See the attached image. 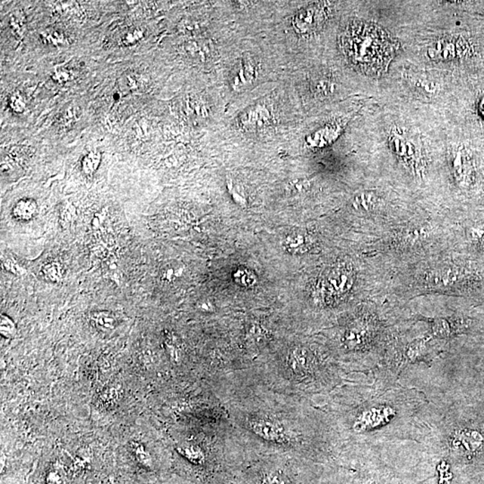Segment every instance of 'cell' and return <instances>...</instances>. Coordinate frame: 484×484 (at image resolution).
<instances>
[{"label":"cell","instance_id":"1","mask_svg":"<svg viewBox=\"0 0 484 484\" xmlns=\"http://www.w3.org/2000/svg\"><path fill=\"white\" fill-rule=\"evenodd\" d=\"M341 47L357 69L367 75L381 76L396 56L399 42L378 24L356 21L344 30Z\"/></svg>","mask_w":484,"mask_h":484},{"label":"cell","instance_id":"2","mask_svg":"<svg viewBox=\"0 0 484 484\" xmlns=\"http://www.w3.org/2000/svg\"><path fill=\"white\" fill-rule=\"evenodd\" d=\"M353 283L351 267L345 264L335 265L319 277L312 285L311 294L319 303H334L349 294Z\"/></svg>","mask_w":484,"mask_h":484},{"label":"cell","instance_id":"3","mask_svg":"<svg viewBox=\"0 0 484 484\" xmlns=\"http://www.w3.org/2000/svg\"><path fill=\"white\" fill-rule=\"evenodd\" d=\"M326 15L325 8L322 6H312L296 15L292 23L298 32L306 33L319 27L326 19Z\"/></svg>","mask_w":484,"mask_h":484},{"label":"cell","instance_id":"4","mask_svg":"<svg viewBox=\"0 0 484 484\" xmlns=\"http://www.w3.org/2000/svg\"><path fill=\"white\" fill-rule=\"evenodd\" d=\"M452 169L456 181L462 186H468L473 181L474 166L469 153L464 148H460L453 153Z\"/></svg>","mask_w":484,"mask_h":484},{"label":"cell","instance_id":"5","mask_svg":"<svg viewBox=\"0 0 484 484\" xmlns=\"http://www.w3.org/2000/svg\"><path fill=\"white\" fill-rule=\"evenodd\" d=\"M314 244L313 236L301 229L292 231L283 240V248L292 255H303L309 252Z\"/></svg>","mask_w":484,"mask_h":484},{"label":"cell","instance_id":"6","mask_svg":"<svg viewBox=\"0 0 484 484\" xmlns=\"http://www.w3.org/2000/svg\"><path fill=\"white\" fill-rule=\"evenodd\" d=\"M251 428L256 435L273 442H285V433L283 428L277 422L268 419H256L251 422Z\"/></svg>","mask_w":484,"mask_h":484},{"label":"cell","instance_id":"7","mask_svg":"<svg viewBox=\"0 0 484 484\" xmlns=\"http://www.w3.org/2000/svg\"><path fill=\"white\" fill-rule=\"evenodd\" d=\"M467 274L459 268H444V269L436 271L428 274V281L431 285L435 286H451L455 283H460L465 278Z\"/></svg>","mask_w":484,"mask_h":484},{"label":"cell","instance_id":"8","mask_svg":"<svg viewBox=\"0 0 484 484\" xmlns=\"http://www.w3.org/2000/svg\"><path fill=\"white\" fill-rule=\"evenodd\" d=\"M453 446L458 450H464V452H472L482 445V436L477 431H461L456 434L453 440Z\"/></svg>","mask_w":484,"mask_h":484},{"label":"cell","instance_id":"9","mask_svg":"<svg viewBox=\"0 0 484 484\" xmlns=\"http://www.w3.org/2000/svg\"><path fill=\"white\" fill-rule=\"evenodd\" d=\"M270 116L265 108L256 107L254 110L246 114L242 119L243 125L251 131L264 128L269 123Z\"/></svg>","mask_w":484,"mask_h":484},{"label":"cell","instance_id":"10","mask_svg":"<svg viewBox=\"0 0 484 484\" xmlns=\"http://www.w3.org/2000/svg\"><path fill=\"white\" fill-rule=\"evenodd\" d=\"M43 481L44 484H70V476L65 465L57 461L46 469Z\"/></svg>","mask_w":484,"mask_h":484},{"label":"cell","instance_id":"11","mask_svg":"<svg viewBox=\"0 0 484 484\" xmlns=\"http://www.w3.org/2000/svg\"><path fill=\"white\" fill-rule=\"evenodd\" d=\"M132 455H133L135 463L142 470L147 472V473H152V472L156 471L155 461L143 445H140V444L132 445Z\"/></svg>","mask_w":484,"mask_h":484},{"label":"cell","instance_id":"12","mask_svg":"<svg viewBox=\"0 0 484 484\" xmlns=\"http://www.w3.org/2000/svg\"><path fill=\"white\" fill-rule=\"evenodd\" d=\"M233 281L240 287L246 289L254 288L258 285V278L251 269L244 267L236 268L233 274Z\"/></svg>","mask_w":484,"mask_h":484},{"label":"cell","instance_id":"13","mask_svg":"<svg viewBox=\"0 0 484 484\" xmlns=\"http://www.w3.org/2000/svg\"><path fill=\"white\" fill-rule=\"evenodd\" d=\"M227 189L237 205L242 208H246L248 206V193L242 183L236 178H229L227 180Z\"/></svg>","mask_w":484,"mask_h":484},{"label":"cell","instance_id":"14","mask_svg":"<svg viewBox=\"0 0 484 484\" xmlns=\"http://www.w3.org/2000/svg\"><path fill=\"white\" fill-rule=\"evenodd\" d=\"M92 322L98 329L103 332H110L115 328L116 319L112 313L107 311H98L91 314Z\"/></svg>","mask_w":484,"mask_h":484},{"label":"cell","instance_id":"15","mask_svg":"<svg viewBox=\"0 0 484 484\" xmlns=\"http://www.w3.org/2000/svg\"><path fill=\"white\" fill-rule=\"evenodd\" d=\"M36 203L32 200H22L14 208V215L20 220H30L36 214Z\"/></svg>","mask_w":484,"mask_h":484},{"label":"cell","instance_id":"16","mask_svg":"<svg viewBox=\"0 0 484 484\" xmlns=\"http://www.w3.org/2000/svg\"><path fill=\"white\" fill-rule=\"evenodd\" d=\"M458 325L452 320L446 319H437L433 323V331L434 335L440 337H448L458 330Z\"/></svg>","mask_w":484,"mask_h":484},{"label":"cell","instance_id":"17","mask_svg":"<svg viewBox=\"0 0 484 484\" xmlns=\"http://www.w3.org/2000/svg\"><path fill=\"white\" fill-rule=\"evenodd\" d=\"M255 78V66L251 60H244L240 63V70L235 78V85L248 84Z\"/></svg>","mask_w":484,"mask_h":484},{"label":"cell","instance_id":"18","mask_svg":"<svg viewBox=\"0 0 484 484\" xmlns=\"http://www.w3.org/2000/svg\"><path fill=\"white\" fill-rule=\"evenodd\" d=\"M377 205V199L373 194L365 193L357 196L353 203V208L360 212H369Z\"/></svg>","mask_w":484,"mask_h":484},{"label":"cell","instance_id":"19","mask_svg":"<svg viewBox=\"0 0 484 484\" xmlns=\"http://www.w3.org/2000/svg\"><path fill=\"white\" fill-rule=\"evenodd\" d=\"M308 353L304 348H295L292 351L289 357L290 365L294 371H302L306 368L308 363Z\"/></svg>","mask_w":484,"mask_h":484},{"label":"cell","instance_id":"20","mask_svg":"<svg viewBox=\"0 0 484 484\" xmlns=\"http://www.w3.org/2000/svg\"><path fill=\"white\" fill-rule=\"evenodd\" d=\"M366 335V330H362L359 326H353L345 333L344 343L349 347H359L362 341H365Z\"/></svg>","mask_w":484,"mask_h":484},{"label":"cell","instance_id":"21","mask_svg":"<svg viewBox=\"0 0 484 484\" xmlns=\"http://www.w3.org/2000/svg\"><path fill=\"white\" fill-rule=\"evenodd\" d=\"M178 453L186 458L187 461L190 462L191 464L200 465L203 463V452L199 448L194 446L184 447V448L178 449Z\"/></svg>","mask_w":484,"mask_h":484},{"label":"cell","instance_id":"22","mask_svg":"<svg viewBox=\"0 0 484 484\" xmlns=\"http://www.w3.org/2000/svg\"><path fill=\"white\" fill-rule=\"evenodd\" d=\"M43 273L52 282H58L62 278L60 265L56 263V262H52L51 264L46 265L43 267Z\"/></svg>","mask_w":484,"mask_h":484},{"label":"cell","instance_id":"23","mask_svg":"<svg viewBox=\"0 0 484 484\" xmlns=\"http://www.w3.org/2000/svg\"><path fill=\"white\" fill-rule=\"evenodd\" d=\"M468 236L474 244L484 248V226L472 227L468 232Z\"/></svg>","mask_w":484,"mask_h":484},{"label":"cell","instance_id":"24","mask_svg":"<svg viewBox=\"0 0 484 484\" xmlns=\"http://www.w3.org/2000/svg\"><path fill=\"white\" fill-rule=\"evenodd\" d=\"M99 162H100V156H99V153H91V155L85 157L82 166L86 174H91L98 167Z\"/></svg>","mask_w":484,"mask_h":484},{"label":"cell","instance_id":"25","mask_svg":"<svg viewBox=\"0 0 484 484\" xmlns=\"http://www.w3.org/2000/svg\"><path fill=\"white\" fill-rule=\"evenodd\" d=\"M17 333V329H15V326L13 322L8 317L2 315L1 316V334L4 335L5 337L11 338L13 337Z\"/></svg>","mask_w":484,"mask_h":484},{"label":"cell","instance_id":"26","mask_svg":"<svg viewBox=\"0 0 484 484\" xmlns=\"http://www.w3.org/2000/svg\"><path fill=\"white\" fill-rule=\"evenodd\" d=\"M181 273H183V268L169 267L163 272V279L168 282L174 281V280L181 276Z\"/></svg>","mask_w":484,"mask_h":484},{"label":"cell","instance_id":"27","mask_svg":"<svg viewBox=\"0 0 484 484\" xmlns=\"http://www.w3.org/2000/svg\"><path fill=\"white\" fill-rule=\"evenodd\" d=\"M290 187H291V190L292 192L299 194L303 193L306 192L308 190V187H309V183H308L307 181L297 180L292 181V183L290 184Z\"/></svg>","mask_w":484,"mask_h":484},{"label":"cell","instance_id":"28","mask_svg":"<svg viewBox=\"0 0 484 484\" xmlns=\"http://www.w3.org/2000/svg\"><path fill=\"white\" fill-rule=\"evenodd\" d=\"M4 266L6 267V269H8V271H10L11 273H13L15 274H17V276H21V274H24L26 273V271L22 268L19 265L17 264V262H15L14 260H8L5 262Z\"/></svg>","mask_w":484,"mask_h":484},{"label":"cell","instance_id":"29","mask_svg":"<svg viewBox=\"0 0 484 484\" xmlns=\"http://www.w3.org/2000/svg\"><path fill=\"white\" fill-rule=\"evenodd\" d=\"M199 309L203 312H212L215 310V304L210 300H205L200 302Z\"/></svg>","mask_w":484,"mask_h":484},{"label":"cell","instance_id":"30","mask_svg":"<svg viewBox=\"0 0 484 484\" xmlns=\"http://www.w3.org/2000/svg\"><path fill=\"white\" fill-rule=\"evenodd\" d=\"M479 110H480L481 116H482L483 119H484V98L483 99L482 101H481Z\"/></svg>","mask_w":484,"mask_h":484}]
</instances>
